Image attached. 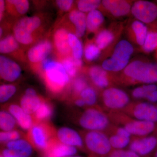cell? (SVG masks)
Instances as JSON below:
<instances>
[{
  "label": "cell",
  "instance_id": "cell-1",
  "mask_svg": "<svg viewBox=\"0 0 157 157\" xmlns=\"http://www.w3.org/2000/svg\"><path fill=\"white\" fill-rule=\"evenodd\" d=\"M122 75L123 80L130 84H154L157 82V63L134 61L123 70Z\"/></svg>",
  "mask_w": 157,
  "mask_h": 157
},
{
  "label": "cell",
  "instance_id": "cell-2",
  "mask_svg": "<svg viewBox=\"0 0 157 157\" xmlns=\"http://www.w3.org/2000/svg\"><path fill=\"white\" fill-rule=\"evenodd\" d=\"M41 66L44 82L51 92L58 94L69 86L70 77L61 63L47 58L42 62Z\"/></svg>",
  "mask_w": 157,
  "mask_h": 157
},
{
  "label": "cell",
  "instance_id": "cell-3",
  "mask_svg": "<svg viewBox=\"0 0 157 157\" xmlns=\"http://www.w3.org/2000/svg\"><path fill=\"white\" fill-rule=\"evenodd\" d=\"M134 51L130 42L127 40H121L116 45L111 57L105 60L101 67L109 73L123 71L128 64Z\"/></svg>",
  "mask_w": 157,
  "mask_h": 157
},
{
  "label": "cell",
  "instance_id": "cell-4",
  "mask_svg": "<svg viewBox=\"0 0 157 157\" xmlns=\"http://www.w3.org/2000/svg\"><path fill=\"white\" fill-rule=\"evenodd\" d=\"M83 139L89 157H106L113 150L109 137L104 132L88 131Z\"/></svg>",
  "mask_w": 157,
  "mask_h": 157
},
{
  "label": "cell",
  "instance_id": "cell-5",
  "mask_svg": "<svg viewBox=\"0 0 157 157\" xmlns=\"http://www.w3.org/2000/svg\"><path fill=\"white\" fill-rule=\"evenodd\" d=\"M78 124L88 131L103 132L109 126V118L104 112L97 107H90L79 116Z\"/></svg>",
  "mask_w": 157,
  "mask_h": 157
},
{
  "label": "cell",
  "instance_id": "cell-6",
  "mask_svg": "<svg viewBox=\"0 0 157 157\" xmlns=\"http://www.w3.org/2000/svg\"><path fill=\"white\" fill-rule=\"evenodd\" d=\"M56 132L47 122H35L29 130L28 138L33 147L43 152L54 138Z\"/></svg>",
  "mask_w": 157,
  "mask_h": 157
},
{
  "label": "cell",
  "instance_id": "cell-7",
  "mask_svg": "<svg viewBox=\"0 0 157 157\" xmlns=\"http://www.w3.org/2000/svg\"><path fill=\"white\" fill-rule=\"evenodd\" d=\"M101 98L104 106L112 110L124 109L128 107L130 101L129 96L126 92L114 87H108L104 90Z\"/></svg>",
  "mask_w": 157,
  "mask_h": 157
},
{
  "label": "cell",
  "instance_id": "cell-8",
  "mask_svg": "<svg viewBox=\"0 0 157 157\" xmlns=\"http://www.w3.org/2000/svg\"><path fill=\"white\" fill-rule=\"evenodd\" d=\"M131 12L137 20L149 24L157 18V6L149 1H138L132 5Z\"/></svg>",
  "mask_w": 157,
  "mask_h": 157
},
{
  "label": "cell",
  "instance_id": "cell-9",
  "mask_svg": "<svg viewBox=\"0 0 157 157\" xmlns=\"http://www.w3.org/2000/svg\"><path fill=\"white\" fill-rule=\"evenodd\" d=\"M157 148V136L149 135L131 140L129 149L141 157H148Z\"/></svg>",
  "mask_w": 157,
  "mask_h": 157
},
{
  "label": "cell",
  "instance_id": "cell-10",
  "mask_svg": "<svg viewBox=\"0 0 157 157\" xmlns=\"http://www.w3.org/2000/svg\"><path fill=\"white\" fill-rule=\"evenodd\" d=\"M123 127L131 135L138 137L149 136L157 128L156 123L136 119L128 120Z\"/></svg>",
  "mask_w": 157,
  "mask_h": 157
},
{
  "label": "cell",
  "instance_id": "cell-11",
  "mask_svg": "<svg viewBox=\"0 0 157 157\" xmlns=\"http://www.w3.org/2000/svg\"><path fill=\"white\" fill-rule=\"evenodd\" d=\"M131 113L135 119L157 123V107L149 102H139L132 107Z\"/></svg>",
  "mask_w": 157,
  "mask_h": 157
},
{
  "label": "cell",
  "instance_id": "cell-12",
  "mask_svg": "<svg viewBox=\"0 0 157 157\" xmlns=\"http://www.w3.org/2000/svg\"><path fill=\"white\" fill-rule=\"evenodd\" d=\"M21 73V68L17 63L4 56H0V76L2 79L13 82L19 78Z\"/></svg>",
  "mask_w": 157,
  "mask_h": 157
},
{
  "label": "cell",
  "instance_id": "cell-13",
  "mask_svg": "<svg viewBox=\"0 0 157 157\" xmlns=\"http://www.w3.org/2000/svg\"><path fill=\"white\" fill-rule=\"evenodd\" d=\"M77 148L61 143L54 138L51 141L49 146L42 153V157H65L75 155Z\"/></svg>",
  "mask_w": 157,
  "mask_h": 157
},
{
  "label": "cell",
  "instance_id": "cell-14",
  "mask_svg": "<svg viewBox=\"0 0 157 157\" xmlns=\"http://www.w3.org/2000/svg\"><path fill=\"white\" fill-rule=\"evenodd\" d=\"M57 139L61 143L82 148L84 147L83 137L78 133L68 127H63L58 129L56 132Z\"/></svg>",
  "mask_w": 157,
  "mask_h": 157
},
{
  "label": "cell",
  "instance_id": "cell-15",
  "mask_svg": "<svg viewBox=\"0 0 157 157\" xmlns=\"http://www.w3.org/2000/svg\"><path fill=\"white\" fill-rule=\"evenodd\" d=\"M101 6L107 12L115 17L128 15L132 7L131 2L124 0H104L101 2Z\"/></svg>",
  "mask_w": 157,
  "mask_h": 157
},
{
  "label": "cell",
  "instance_id": "cell-16",
  "mask_svg": "<svg viewBox=\"0 0 157 157\" xmlns=\"http://www.w3.org/2000/svg\"><path fill=\"white\" fill-rule=\"evenodd\" d=\"M52 49V45L48 40H43L34 45L28 51L27 57L32 63L42 62L47 59Z\"/></svg>",
  "mask_w": 157,
  "mask_h": 157
},
{
  "label": "cell",
  "instance_id": "cell-17",
  "mask_svg": "<svg viewBox=\"0 0 157 157\" xmlns=\"http://www.w3.org/2000/svg\"><path fill=\"white\" fill-rule=\"evenodd\" d=\"M44 100L39 97L36 91L29 88L25 90L24 94L20 99V107L30 115L34 114Z\"/></svg>",
  "mask_w": 157,
  "mask_h": 157
},
{
  "label": "cell",
  "instance_id": "cell-18",
  "mask_svg": "<svg viewBox=\"0 0 157 157\" xmlns=\"http://www.w3.org/2000/svg\"><path fill=\"white\" fill-rule=\"evenodd\" d=\"M88 74L93 84L98 88H107L111 83L109 72L104 70L102 67L92 66L89 69Z\"/></svg>",
  "mask_w": 157,
  "mask_h": 157
},
{
  "label": "cell",
  "instance_id": "cell-19",
  "mask_svg": "<svg viewBox=\"0 0 157 157\" xmlns=\"http://www.w3.org/2000/svg\"><path fill=\"white\" fill-rule=\"evenodd\" d=\"M8 111L13 116L17 124L24 130H29L33 125V118L26 113L22 108L17 104H12L7 107Z\"/></svg>",
  "mask_w": 157,
  "mask_h": 157
},
{
  "label": "cell",
  "instance_id": "cell-20",
  "mask_svg": "<svg viewBox=\"0 0 157 157\" xmlns=\"http://www.w3.org/2000/svg\"><path fill=\"white\" fill-rule=\"evenodd\" d=\"M148 32L147 27L144 23L135 20L129 27L128 35L132 42L141 47L145 42Z\"/></svg>",
  "mask_w": 157,
  "mask_h": 157
},
{
  "label": "cell",
  "instance_id": "cell-21",
  "mask_svg": "<svg viewBox=\"0 0 157 157\" xmlns=\"http://www.w3.org/2000/svg\"><path fill=\"white\" fill-rule=\"evenodd\" d=\"M69 32L64 28L58 29L54 34V45L60 54L67 56L71 52L68 42Z\"/></svg>",
  "mask_w": 157,
  "mask_h": 157
},
{
  "label": "cell",
  "instance_id": "cell-22",
  "mask_svg": "<svg viewBox=\"0 0 157 157\" xmlns=\"http://www.w3.org/2000/svg\"><path fill=\"white\" fill-rule=\"evenodd\" d=\"M69 19L75 27V34L78 38L83 36L86 30V15L79 10H72L69 15Z\"/></svg>",
  "mask_w": 157,
  "mask_h": 157
},
{
  "label": "cell",
  "instance_id": "cell-23",
  "mask_svg": "<svg viewBox=\"0 0 157 157\" xmlns=\"http://www.w3.org/2000/svg\"><path fill=\"white\" fill-rule=\"evenodd\" d=\"M6 148L17 152L22 157H30L33 151V147L30 142L25 139L10 141L6 143Z\"/></svg>",
  "mask_w": 157,
  "mask_h": 157
},
{
  "label": "cell",
  "instance_id": "cell-24",
  "mask_svg": "<svg viewBox=\"0 0 157 157\" xmlns=\"http://www.w3.org/2000/svg\"><path fill=\"white\" fill-rule=\"evenodd\" d=\"M104 17L101 11L96 9L86 15V30L90 33H95L103 25Z\"/></svg>",
  "mask_w": 157,
  "mask_h": 157
},
{
  "label": "cell",
  "instance_id": "cell-25",
  "mask_svg": "<svg viewBox=\"0 0 157 157\" xmlns=\"http://www.w3.org/2000/svg\"><path fill=\"white\" fill-rule=\"evenodd\" d=\"M41 23V20L38 16H27L20 19L16 23L15 25L23 29L29 33L33 34L40 27Z\"/></svg>",
  "mask_w": 157,
  "mask_h": 157
},
{
  "label": "cell",
  "instance_id": "cell-26",
  "mask_svg": "<svg viewBox=\"0 0 157 157\" xmlns=\"http://www.w3.org/2000/svg\"><path fill=\"white\" fill-rule=\"evenodd\" d=\"M115 36L111 30L105 29L100 31L97 34L95 43L101 50L109 47L114 41Z\"/></svg>",
  "mask_w": 157,
  "mask_h": 157
},
{
  "label": "cell",
  "instance_id": "cell-27",
  "mask_svg": "<svg viewBox=\"0 0 157 157\" xmlns=\"http://www.w3.org/2000/svg\"><path fill=\"white\" fill-rule=\"evenodd\" d=\"M53 107L49 102L43 101L39 109L33 114L35 122H46L53 114Z\"/></svg>",
  "mask_w": 157,
  "mask_h": 157
},
{
  "label": "cell",
  "instance_id": "cell-28",
  "mask_svg": "<svg viewBox=\"0 0 157 157\" xmlns=\"http://www.w3.org/2000/svg\"><path fill=\"white\" fill-rule=\"evenodd\" d=\"M68 42L71 48L72 57L75 59H81L84 49L79 38L75 34L70 33L68 35Z\"/></svg>",
  "mask_w": 157,
  "mask_h": 157
},
{
  "label": "cell",
  "instance_id": "cell-29",
  "mask_svg": "<svg viewBox=\"0 0 157 157\" xmlns=\"http://www.w3.org/2000/svg\"><path fill=\"white\" fill-rule=\"evenodd\" d=\"M17 124V121L10 113L7 110H1L0 112V128L2 132L13 131Z\"/></svg>",
  "mask_w": 157,
  "mask_h": 157
},
{
  "label": "cell",
  "instance_id": "cell-30",
  "mask_svg": "<svg viewBox=\"0 0 157 157\" xmlns=\"http://www.w3.org/2000/svg\"><path fill=\"white\" fill-rule=\"evenodd\" d=\"M19 46V43L14 35H8L0 41V52L1 54L11 53L17 50Z\"/></svg>",
  "mask_w": 157,
  "mask_h": 157
},
{
  "label": "cell",
  "instance_id": "cell-31",
  "mask_svg": "<svg viewBox=\"0 0 157 157\" xmlns=\"http://www.w3.org/2000/svg\"><path fill=\"white\" fill-rule=\"evenodd\" d=\"M109 138L113 150L124 149L129 146L132 140L131 137H126L115 133Z\"/></svg>",
  "mask_w": 157,
  "mask_h": 157
},
{
  "label": "cell",
  "instance_id": "cell-32",
  "mask_svg": "<svg viewBox=\"0 0 157 157\" xmlns=\"http://www.w3.org/2000/svg\"><path fill=\"white\" fill-rule=\"evenodd\" d=\"M13 33L14 37L19 43L28 45L33 42L34 38L33 34L29 33L15 25L13 28Z\"/></svg>",
  "mask_w": 157,
  "mask_h": 157
},
{
  "label": "cell",
  "instance_id": "cell-33",
  "mask_svg": "<svg viewBox=\"0 0 157 157\" xmlns=\"http://www.w3.org/2000/svg\"><path fill=\"white\" fill-rule=\"evenodd\" d=\"M141 47L145 53H150L157 49V31H148L145 42Z\"/></svg>",
  "mask_w": 157,
  "mask_h": 157
},
{
  "label": "cell",
  "instance_id": "cell-34",
  "mask_svg": "<svg viewBox=\"0 0 157 157\" xmlns=\"http://www.w3.org/2000/svg\"><path fill=\"white\" fill-rule=\"evenodd\" d=\"M101 51L95 42H87L85 46L83 51L85 58L87 61H94L100 56Z\"/></svg>",
  "mask_w": 157,
  "mask_h": 157
},
{
  "label": "cell",
  "instance_id": "cell-35",
  "mask_svg": "<svg viewBox=\"0 0 157 157\" xmlns=\"http://www.w3.org/2000/svg\"><path fill=\"white\" fill-rule=\"evenodd\" d=\"M157 90L155 84H144L134 89L132 91V96L136 99H145L149 93Z\"/></svg>",
  "mask_w": 157,
  "mask_h": 157
},
{
  "label": "cell",
  "instance_id": "cell-36",
  "mask_svg": "<svg viewBox=\"0 0 157 157\" xmlns=\"http://www.w3.org/2000/svg\"><path fill=\"white\" fill-rule=\"evenodd\" d=\"M79 98L85 101L86 106H94L98 101L97 92L91 86H87L83 90L79 95Z\"/></svg>",
  "mask_w": 157,
  "mask_h": 157
},
{
  "label": "cell",
  "instance_id": "cell-37",
  "mask_svg": "<svg viewBox=\"0 0 157 157\" xmlns=\"http://www.w3.org/2000/svg\"><path fill=\"white\" fill-rule=\"evenodd\" d=\"M101 2L99 0H80L77 2V7L79 11L89 13L99 8Z\"/></svg>",
  "mask_w": 157,
  "mask_h": 157
},
{
  "label": "cell",
  "instance_id": "cell-38",
  "mask_svg": "<svg viewBox=\"0 0 157 157\" xmlns=\"http://www.w3.org/2000/svg\"><path fill=\"white\" fill-rule=\"evenodd\" d=\"M17 88L13 84H3L0 86V102L4 103L9 101L16 93Z\"/></svg>",
  "mask_w": 157,
  "mask_h": 157
},
{
  "label": "cell",
  "instance_id": "cell-39",
  "mask_svg": "<svg viewBox=\"0 0 157 157\" xmlns=\"http://www.w3.org/2000/svg\"><path fill=\"white\" fill-rule=\"evenodd\" d=\"M87 86V80L84 77L79 76L75 77L72 82V91L75 98H77V96Z\"/></svg>",
  "mask_w": 157,
  "mask_h": 157
},
{
  "label": "cell",
  "instance_id": "cell-40",
  "mask_svg": "<svg viewBox=\"0 0 157 157\" xmlns=\"http://www.w3.org/2000/svg\"><path fill=\"white\" fill-rule=\"evenodd\" d=\"M62 65L68 75L71 78H75L79 69L76 67L72 56L67 57L62 60Z\"/></svg>",
  "mask_w": 157,
  "mask_h": 157
},
{
  "label": "cell",
  "instance_id": "cell-41",
  "mask_svg": "<svg viewBox=\"0 0 157 157\" xmlns=\"http://www.w3.org/2000/svg\"><path fill=\"white\" fill-rule=\"evenodd\" d=\"M6 2L14 6L17 13L21 15L25 14L29 8V3L27 0H9Z\"/></svg>",
  "mask_w": 157,
  "mask_h": 157
},
{
  "label": "cell",
  "instance_id": "cell-42",
  "mask_svg": "<svg viewBox=\"0 0 157 157\" xmlns=\"http://www.w3.org/2000/svg\"><path fill=\"white\" fill-rule=\"evenodd\" d=\"M21 134L16 130L10 132H2L0 133V141L2 143H7L10 141L20 139Z\"/></svg>",
  "mask_w": 157,
  "mask_h": 157
},
{
  "label": "cell",
  "instance_id": "cell-43",
  "mask_svg": "<svg viewBox=\"0 0 157 157\" xmlns=\"http://www.w3.org/2000/svg\"><path fill=\"white\" fill-rule=\"evenodd\" d=\"M106 157H141L130 150H113Z\"/></svg>",
  "mask_w": 157,
  "mask_h": 157
},
{
  "label": "cell",
  "instance_id": "cell-44",
  "mask_svg": "<svg viewBox=\"0 0 157 157\" xmlns=\"http://www.w3.org/2000/svg\"><path fill=\"white\" fill-rule=\"evenodd\" d=\"M74 1L72 0H58L56 4L58 7L64 11H67L70 10L73 6Z\"/></svg>",
  "mask_w": 157,
  "mask_h": 157
},
{
  "label": "cell",
  "instance_id": "cell-45",
  "mask_svg": "<svg viewBox=\"0 0 157 157\" xmlns=\"http://www.w3.org/2000/svg\"><path fill=\"white\" fill-rule=\"evenodd\" d=\"M1 155L3 157H22L16 152L7 148L2 149Z\"/></svg>",
  "mask_w": 157,
  "mask_h": 157
},
{
  "label": "cell",
  "instance_id": "cell-46",
  "mask_svg": "<svg viewBox=\"0 0 157 157\" xmlns=\"http://www.w3.org/2000/svg\"><path fill=\"white\" fill-rule=\"evenodd\" d=\"M147 100L149 103H156L157 102V90L149 93L145 99Z\"/></svg>",
  "mask_w": 157,
  "mask_h": 157
},
{
  "label": "cell",
  "instance_id": "cell-47",
  "mask_svg": "<svg viewBox=\"0 0 157 157\" xmlns=\"http://www.w3.org/2000/svg\"><path fill=\"white\" fill-rule=\"evenodd\" d=\"M74 104L76 106L78 107H83L86 106L85 101L80 98H75Z\"/></svg>",
  "mask_w": 157,
  "mask_h": 157
},
{
  "label": "cell",
  "instance_id": "cell-48",
  "mask_svg": "<svg viewBox=\"0 0 157 157\" xmlns=\"http://www.w3.org/2000/svg\"><path fill=\"white\" fill-rule=\"evenodd\" d=\"M6 8V3L3 0L0 1V20L2 19L4 11Z\"/></svg>",
  "mask_w": 157,
  "mask_h": 157
},
{
  "label": "cell",
  "instance_id": "cell-49",
  "mask_svg": "<svg viewBox=\"0 0 157 157\" xmlns=\"http://www.w3.org/2000/svg\"><path fill=\"white\" fill-rule=\"evenodd\" d=\"M3 35V29H2V28L1 27L0 28V36L1 37H2V36Z\"/></svg>",
  "mask_w": 157,
  "mask_h": 157
},
{
  "label": "cell",
  "instance_id": "cell-50",
  "mask_svg": "<svg viewBox=\"0 0 157 157\" xmlns=\"http://www.w3.org/2000/svg\"><path fill=\"white\" fill-rule=\"evenodd\" d=\"M83 157L82 156H77V155H72V156H70L67 157Z\"/></svg>",
  "mask_w": 157,
  "mask_h": 157
},
{
  "label": "cell",
  "instance_id": "cell-51",
  "mask_svg": "<svg viewBox=\"0 0 157 157\" xmlns=\"http://www.w3.org/2000/svg\"><path fill=\"white\" fill-rule=\"evenodd\" d=\"M154 157H157V150L156 151L154 155Z\"/></svg>",
  "mask_w": 157,
  "mask_h": 157
},
{
  "label": "cell",
  "instance_id": "cell-52",
  "mask_svg": "<svg viewBox=\"0 0 157 157\" xmlns=\"http://www.w3.org/2000/svg\"><path fill=\"white\" fill-rule=\"evenodd\" d=\"M0 157H3L2 156V155H1V156H0Z\"/></svg>",
  "mask_w": 157,
  "mask_h": 157
},
{
  "label": "cell",
  "instance_id": "cell-53",
  "mask_svg": "<svg viewBox=\"0 0 157 157\" xmlns=\"http://www.w3.org/2000/svg\"><path fill=\"white\" fill-rule=\"evenodd\" d=\"M156 55H157V51Z\"/></svg>",
  "mask_w": 157,
  "mask_h": 157
},
{
  "label": "cell",
  "instance_id": "cell-54",
  "mask_svg": "<svg viewBox=\"0 0 157 157\" xmlns=\"http://www.w3.org/2000/svg\"></svg>",
  "mask_w": 157,
  "mask_h": 157
}]
</instances>
